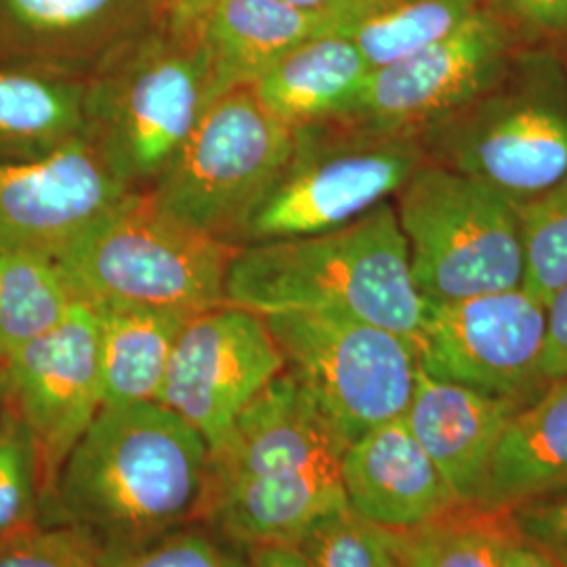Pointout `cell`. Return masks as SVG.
Masks as SVG:
<instances>
[{"mask_svg": "<svg viewBox=\"0 0 567 567\" xmlns=\"http://www.w3.org/2000/svg\"><path fill=\"white\" fill-rule=\"evenodd\" d=\"M86 140V81L0 65V163L39 161Z\"/></svg>", "mask_w": 567, "mask_h": 567, "instance_id": "cell-22", "label": "cell"}, {"mask_svg": "<svg viewBox=\"0 0 567 567\" xmlns=\"http://www.w3.org/2000/svg\"><path fill=\"white\" fill-rule=\"evenodd\" d=\"M515 532L508 511L456 503L419 526L386 529V536L402 567H503Z\"/></svg>", "mask_w": 567, "mask_h": 567, "instance_id": "cell-25", "label": "cell"}, {"mask_svg": "<svg viewBox=\"0 0 567 567\" xmlns=\"http://www.w3.org/2000/svg\"><path fill=\"white\" fill-rule=\"evenodd\" d=\"M79 301L51 257L0 246V364Z\"/></svg>", "mask_w": 567, "mask_h": 567, "instance_id": "cell-26", "label": "cell"}, {"mask_svg": "<svg viewBox=\"0 0 567 567\" xmlns=\"http://www.w3.org/2000/svg\"><path fill=\"white\" fill-rule=\"evenodd\" d=\"M567 487V377L550 381L508 423L480 505H526Z\"/></svg>", "mask_w": 567, "mask_h": 567, "instance_id": "cell-21", "label": "cell"}, {"mask_svg": "<svg viewBox=\"0 0 567 567\" xmlns=\"http://www.w3.org/2000/svg\"><path fill=\"white\" fill-rule=\"evenodd\" d=\"M543 370L548 381L567 377V284L548 299Z\"/></svg>", "mask_w": 567, "mask_h": 567, "instance_id": "cell-34", "label": "cell"}, {"mask_svg": "<svg viewBox=\"0 0 567 567\" xmlns=\"http://www.w3.org/2000/svg\"><path fill=\"white\" fill-rule=\"evenodd\" d=\"M131 194L86 140L0 163V246L58 259Z\"/></svg>", "mask_w": 567, "mask_h": 567, "instance_id": "cell-15", "label": "cell"}, {"mask_svg": "<svg viewBox=\"0 0 567 567\" xmlns=\"http://www.w3.org/2000/svg\"><path fill=\"white\" fill-rule=\"evenodd\" d=\"M110 567H255L248 550L198 527H177L142 547L116 553Z\"/></svg>", "mask_w": 567, "mask_h": 567, "instance_id": "cell-31", "label": "cell"}, {"mask_svg": "<svg viewBox=\"0 0 567 567\" xmlns=\"http://www.w3.org/2000/svg\"><path fill=\"white\" fill-rule=\"evenodd\" d=\"M2 365L9 402L39 450L42 503H49L61 466L103 408L95 307L79 299L58 324L21 344Z\"/></svg>", "mask_w": 567, "mask_h": 567, "instance_id": "cell-13", "label": "cell"}, {"mask_svg": "<svg viewBox=\"0 0 567 567\" xmlns=\"http://www.w3.org/2000/svg\"><path fill=\"white\" fill-rule=\"evenodd\" d=\"M515 529L547 550L561 566L567 567V487L545 498L511 508Z\"/></svg>", "mask_w": 567, "mask_h": 567, "instance_id": "cell-32", "label": "cell"}, {"mask_svg": "<svg viewBox=\"0 0 567 567\" xmlns=\"http://www.w3.org/2000/svg\"><path fill=\"white\" fill-rule=\"evenodd\" d=\"M519 41H550L567 37V0H484Z\"/></svg>", "mask_w": 567, "mask_h": 567, "instance_id": "cell-33", "label": "cell"}, {"mask_svg": "<svg viewBox=\"0 0 567 567\" xmlns=\"http://www.w3.org/2000/svg\"><path fill=\"white\" fill-rule=\"evenodd\" d=\"M206 458L203 435L163 404L103 405L49 503L116 555L196 519Z\"/></svg>", "mask_w": 567, "mask_h": 567, "instance_id": "cell-2", "label": "cell"}, {"mask_svg": "<svg viewBox=\"0 0 567 567\" xmlns=\"http://www.w3.org/2000/svg\"><path fill=\"white\" fill-rule=\"evenodd\" d=\"M110 559L100 540L63 522H37L0 543V567H110Z\"/></svg>", "mask_w": 567, "mask_h": 567, "instance_id": "cell-30", "label": "cell"}, {"mask_svg": "<svg viewBox=\"0 0 567 567\" xmlns=\"http://www.w3.org/2000/svg\"><path fill=\"white\" fill-rule=\"evenodd\" d=\"M372 65L341 34H313L274 61L250 84L255 97L290 128L347 118L362 97Z\"/></svg>", "mask_w": 567, "mask_h": 567, "instance_id": "cell-19", "label": "cell"}, {"mask_svg": "<svg viewBox=\"0 0 567 567\" xmlns=\"http://www.w3.org/2000/svg\"><path fill=\"white\" fill-rule=\"evenodd\" d=\"M524 238V288L547 305L567 284V179L517 208Z\"/></svg>", "mask_w": 567, "mask_h": 567, "instance_id": "cell-28", "label": "cell"}, {"mask_svg": "<svg viewBox=\"0 0 567 567\" xmlns=\"http://www.w3.org/2000/svg\"><path fill=\"white\" fill-rule=\"evenodd\" d=\"M225 301L261 316L339 313L386 328L414 347L426 316L393 200L330 231L236 248Z\"/></svg>", "mask_w": 567, "mask_h": 567, "instance_id": "cell-3", "label": "cell"}, {"mask_svg": "<svg viewBox=\"0 0 567 567\" xmlns=\"http://www.w3.org/2000/svg\"><path fill=\"white\" fill-rule=\"evenodd\" d=\"M423 163L425 150L414 135L344 118L295 128L286 163L231 244L240 248L343 227L391 203Z\"/></svg>", "mask_w": 567, "mask_h": 567, "instance_id": "cell-7", "label": "cell"}, {"mask_svg": "<svg viewBox=\"0 0 567 567\" xmlns=\"http://www.w3.org/2000/svg\"><path fill=\"white\" fill-rule=\"evenodd\" d=\"M503 567H564L547 550L529 543L519 532L513 534L503 555Z\"/></svg>", "mask_w": 567, "mask_h": 567, "instance_id": "cell-36", "label": "cell"}, {"mask_svg": "<svg viewBox=\"0 0 567 567\" xmlns=\"http://www.w3.org/2000/svg\"><path fill=\"white\" fill-rule=\"evenodd\" d=\"M100 326L103 405L158 402L187 316L140 305L91 303Z\"/></svg>", "mask_w": 567, "mask_h": 567, "instance_id": "cell-23", "label": "cell"}, {"mask_svg": "<svg viewBox=\"0 0 567 567\" xmlns=\"http://www.w3.org/2000/svg\"><path fill=\"white\" fill-rule=\"evenodd\" d=\"M234 246L131 194L60 257L74 295L89 303L140 305L187 318L225 305Z\"/></svg>", "mask_w": 567, "mask_h": 567, "instance_id": "cell-6", "label": "cell"}, {"mask_svg": "<svg viewBox=\"0 0 567 567\" xmlns=\"http://www.w3.org/2000/svg\"><path fill=\"white\" fill-rule=\"evenodd\" d=\"M292 142L295 128L267 112L250 86L229 91L208 105L179 156L145 194L177 221L234 246Z\"/></svg>", "mask_w": 567, "mask_h": 567, "instance_id": "cell-10", "label": "cell"}, {"mask_svg": "<svg viewBox=\"0 0 567 567\" xmlns=\"http://www.w3.org/2000/svg\"><path fill=\"white\" fill-rule=\"evenodd\" d=\"M163 21V0H0V65L91 81Z\"/></svg>", "mask_w": 567, "mask_h": 567, "instance_id": "cell-16", "label": "cell"}, {"mask_svg": "<svg viewBox=\"0 0 567 567\" xmlns=\"http://www.w3.org/2000/svg\"><path fill=\"white\" fill-rule=\"evenodd\" d=\"M324 32V18L284 0H217L198 25L215 100L250 86L286 51Z\"/></svg>", "mask_w": 567, "mask_h": 567, "instance_id": "cell-20", "label": "cell"}, {"mask_svg": "<svg viewBox=\"0 0 567 567\" xmlns=\"http://www.w3.org/2000/svg\"><path fill=\"white\" fill-rule=\"evenodd\" d=\"M527 402L429 377L419 365L404 421L461 503H480L494 452Z\"/></svg>", "mask_w": 567, "mask_h": 567, "instance_id": "cell-18", "label": "cell"}, {"mask_svg": "<svg viewBox=\"0 0 567 567\" xmlns=\"http://www.w3.org/2000/svg\"><path fill=\"white\" fill-rule=\"evenodd\" d=\"M42 475L39 450L16 405L0 410V543L39 522Z\"/></svg>", "mask_w": 567, "mask_h": 567, "instance_id": "cell-27", "label": "cell"}, {"mask_svg": "<svg viewBox=\"0 0 567 567\" xmlns=\"http://www.w3.org/2000/svg\"><path fill=\"white\" fill-rule=\"evenodd\" d=\"M282 372V355L264 316L219 305L183 326L158 404L182 416L210 446Z\"/></svg>", "mask_w": 567, "mask_h": 567, "instance_id": "cell-14", "label": "cell"}, {"mask_svg": "<svg viewBox=\"0 0 567 567\" xmlns=\"http://www.w3.org/2000/svg\"><path fill=\"white\" fill-rule=\"evenodd\" d=\"M215 102L198 32L166 21L86 81V142L131 192H150Z\"/></svg>", "mask_w": 567, "mask_h": 567, "instance_id": "cell-5", "label": "cell"}, {"mask_svg": "<svg viewBox=\"0 0 567 567\" xmlns=\"http://www.w3.org/2000/svg\"><path fill=\"white\" fill-rule=\"evenodd\" d=\"M284 2H288V4H292V7H297V9H301V11H307V13H316V16H322V18H324L326 13H328L339 0H284Z\"/></svg>", "mask_w": 567, "mask_h": 567, "instance_id": "cell-38", "label": "cell"}, {"mask_svg": "<svg viewBox=\"0 0 567 567\" xmlns=\"http://www.w3.org/2000/svg\"><path fill=\"white\" fill-rule=\"evenodd\" d=\"M217 0H163L164 21L179 32H198Z\"/></svg>", "mask_w": 567, "mask_h": 567, "instance_id": "cell-35", "label": "cell"}, {"mask_svg": "<svg viewBox=\"0 0 567 567\" xmlns=\"http://www.w3.org/2000/svg\"><path fill=\"white\" fill-rule=\"evenodd\" d=\"M519 47L507 23L482 7L442 41L372 68L360 102L344 121L419 137L484 93Z\"/></svg>", "mask_w": 567, "mask_h": 567, "instance_id": "cell-12", "label": "cell"}, {"mask_svg": "<svg viewBox=\"0 0 567 567\" xmlns=\"http://www.w3.org/2000/svg\"><path fill=\"white\" fill-rule=\"evenodd\" d=\"M545 344L547 305L519 286L426 303L416 355L429 377L532 402L550 383L543 370Z\"/></svg>", "mask_w": 567, "mask_h": 567, "instance_id": "cell-11", "label": "cell"}, {"mask_svg": "<svg viewBox=\"0 0 567 567\" xmlns=\"http://www.w3.org/2000/svg\"><path fill=\"white\" fill-rule=\"evenodd\" d=\"M429 163L486 183L515 208L567 179V60L522 44L475 100L419 135Z\"/></svg>", "mask_w": 567, "mask_h": 567, "instance_id": "cell-4", "label": "cell"}, {"mask_svg": "<svg viewBox=\"0 0 567 567\" xmlns=\"http://www.w3.org/2000/svg\"><path fill=\"white\" fill-rule=\"evenodd\" d=\"M295 547L307 567H402L386 529L365 522L347 505L322 515Z\"/></svg>", "mask_w": 567, "mask_h": 567, "instance_id": "cell-29", "label": "cell"}, {"mask_svg": "<svg viewBox=\"0 0 567 567\" xmlns=\"http://www.w3.org/2000/svg\"><path fill=\"white\" fill-rule=\"evenodd\" d=\"M393 206L425 303L524 286L519 213L486 183L426 161L395 194Z\"/></svg>", "mask_w": 567, "mask_h": 567, "instance_id": "cell-8", "label": "cell"}, {"mask_svg": "<svg viewBox=\"0 0 567 567\" xmlns=\"http://www.w3.org/2000/svg\"><path fill=\"white\" fill-rule=\"evenodd\" d=\"M9 398V381H7V372H4V365L0 364V410Z\"/></svg>", "mask_w": 567, "mask_h": 567, "instance_id": "cell-39", "label": "cell"}, {"mask_svg": "<svg viewBox=\"0 0 567 567\" xmlns=\"http://www.w3.org/2000/svg\"><path fill=\"white\" fill-rule=\"evenodd\" d=\"M341 482L347 507L389 532L419 526L461 503L404 416L344 447Z\"/></svg>", "mask_w": 567, "mask_h": 567, "instance_id": "cell-17", "label": "cell"}, {"mask_svg": "<svg viewBox=\"0 0 567 567\" xmlns=\"http://www.w3.org/2000/svg\"><path fill=\"white\" fill-rule=\"evenodd\" d=\"M264 318L284 372L347 444L404 416L419 374L416 347L408 339L326 311H278Z\"/></svg>", "mask_w": 567, "mask_h": 567, "instance_id": "cell-9", "label": "cell"}, {"mask_svg": "<svg viewBox=\"0 0 567 567\" xmlns=\"http://www.w3.org/2000/svg\"><path fill=\"white\" fill-rule=\"evenodd\" d=\"M248 557L255 567H307L297 547L248 548Z\"/></svg>", "mask_w": 567, "mask_h": 567, "instance_id": "cell-37", "label": "cell"}, {"mask_svg": "<svg viewBox=\"0 0 567 567\" xmlns=\"http://www.w3.org/2000/svg\"><path fill=\"white\" fill-rule=\"evenodd\" d=\"M484 0H339L324 16V32L353 42L372 68L442 41Z\"/></svg>", "mask_w": 567, "mask_h": 567, "instance_id": "cell-24", "label": "cell"}, {"mask_svg": "<svg viewBox=\"0 0 567 567\" xmlns=\"http://www.w3.org/2000/svg\"><path fill=\"white\" fill-rule=\"evenodd\" d=\"M347 446L282 372L208 446L196 519L244 550L295 547L322 515L347 505Z\"/></svg>", "mask_w": 567, "mask_h": 567, "instance_id": "cell-1", "label": "cell"}]
</instances>
